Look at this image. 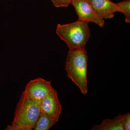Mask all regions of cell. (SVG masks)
<instances>
[{
    "mask_svg": "<svg viewBox=\"0 0 130 130\" xmlns=\"http://www.w3.org/2000/svg\"><path fill=\"white\" fill-rule=\"evenodd\" d=\"M88 55L85 48L70 50L65 63L68 77L86 95L88 91L87 67Z\"/></svg>",
    "mask_w": 130,
    "mask_h": 130,
    "instance_id": "cell-1",
    "label": "cell"
},
{
    "mask_svg": "<svg viewBox=\"0 0 130 130\" xmlns=\"http://www.w3.org/2000/svg\"><path fill=\"white\" fill-rule=\"evenodd\" d=\"M40 105L21 94L14 112L13 121L7 130H31L35 128L40 117Z\"/></svg>",
    "mask_w": 130,
    "mask_h": 130,
    "instance_id": "cell-2",
    "label": "cell"
},
{
    "mask_svg": "<svg viewBox=\"0 0 130 130\" xmlns=\"http://www.w3.org/2000/svg\"><path fill=\"white\" fill-rule=\"evenodd\" d=\"M56 31L70 50L85 48L91 33L88 23L78 20L66 24H58Z\"/></svg>",
    "mask_w": 130,
    "mask_h": 130,
    "instance_id": "cell-3",
    "label": "cell"
},
{
    "mask_svg": "<svg viewBox=\"0 0 130 130\" xmlns=\"http://www.w3.org/2000/svg\"><path fill=\"white\" fill-rule=\"evenodd\" d=\"M53 88L51 81L38 78L31 80L28 83L23 93L30 100L40 105L44 97Z\"/></svg>",
    "mask_w": 130,
    "mask_h": 130,
    "instance_id": "cell-4",
    "label": "cell"
},
{
    "mask_svg": "<svg viewBox=\"0 0 130 130\" xmlns=\"http://www.w3.org/2000/svg\"><path fill=\"white\" fill-rule=\"evenodd\" d=\"M71 4L78 16V20L88 24L94 23L101 28L104 26L105 20L98 15L88 0H72Z\"/></svg>",
    "mask_w": 130,
    "mask_h": 130,
    "instance_id": "cell-5",
    "label": "cell"
},
{
    "mask_svg": "<svg viewBox=\"0 0 130 130\" xmlns=\"http://www.w3.org/2000/svg\"><path fill=\"white\" fill-rule=\"evenodd\" d=\"M40 106L41 112L47 114L59 120L62 108L58 99V93L54 89H53L44 97Z\"/></svg>",
    "mask_w": 130,
    "mask_h": 130,
    "instance_id": "cell-6",
    "label": "cell"
},
{
    "mask_svg": "<svg viewBox=\"0 0 130 130\" xmlns=\"http://www.w3.org/2000/svg\"><path fill=\"white\" fill-rule=\"evenodd\" d=\"M98 14L103 19L112 18L114 13L120 12L116 3L110 0H88Z\"/></svg>",
    "mask_w": 130,
    "mask_h": 130,
    "instance_id": "cell-7",
    "label": "cell"
},
{
    "mask_svg": "<svg viewBox=\"0 0 130 130\" xmlns=\"http://www.w3.org/2000/svg\"><path fill=\"white\" fill-rule=\"evenodd\" d=\"M125 114H119L115 118L105 119L101 124L94 126L92 130H124Z\"/></svg>",
    "mask_w": 130,
    "mask_h": 130,
    "instance_id": "cell-8",
    "label": "cell"
},
{
    "mask_svg": "<svg viewBox=\"0 0 130 130\" xmlns=\"http://www.w3.org/2000/svg\"><path fill=\"white\" fill-rule=\"evenodd\" d=\"M58 120L45 113L41 112L37 122L35 130H48L58 122Z\"/></svg>",
    "mask_w": 130,
    "mask_h": 130,
    "instance_id": "cell-9",
    "label": "cell"
},
{
    "mask_svg": "<svg viewBox=\"0 0 130 130\" xmlns=\"http://www.w3.org/2000/svg\"><path fill=\"white\" fill-rule=\"evenodd\" d=\"M120 9V12L123 13L125 17L126 23L130 22V1L125 0L118 3H116Z\"/></svg>",
    "mask_w": 130,
    "mask_h": 130,
    "instance_id": "cell-10",
    "label": "cell"
},
{
    "mask_svg": "<svg viewBox=\"0 0 130 130\" xmlns=\"http://www.w3.org/2000/svg\"><path fill=\"white\" fill-rule=\"evenodd\" d=\"M72 0H51L55 7L57 8L66 7L71 4Z\"/></svg>",
    "mask_w": 130,
    "mask_h": 130,
    "instance_id": "cell-11",
    "label": "cell"
},
{
    "mask_svg": "<svg viewBox=\"0 0 130 130\" xmlns=\"http://www.w3.org/2000/svg\"><path fill=\"white\" fill-rule=\"evenodd\" d=\"M124 130H130V113L125 114V117L124 123Z\"/></svg>",
    "mask_w": 130,
    "mask_h": 130,
    "instance_id": "cell-12",
    "label": "cell"
}]
</instances>
